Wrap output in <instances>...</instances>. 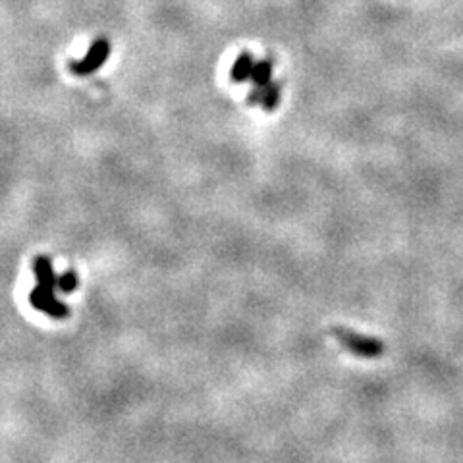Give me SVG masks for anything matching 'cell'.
Masks as SVG:
<instances>
[{
  "label": "cell",
  "instance_id": "cell-3",
  "mask_svg": "<svg viewBox=\"0 0 463 463\" xmlns=\"http://www.w3.org/2000/svg\"><path fill=\"white\" fill-rule=\"evenodd\" d=\"M253 66H255V62L251 58V54H247L244 52L234 64V68H232V80L234 82H246V80H251V72H253Z\"/></svg>",
  "mask_w": 463,
  "mask_h": 463
},
{
  "label": "cell",
  "instance_id": "cell-1",
  "mask_svg": "<svg viewBox=\"0 0 463 463\" xmlns=\"http://www.w3.org/2000/svg\"><path fill=\"white\" fill-rule=\"evenodd\" d=\"M110 54V43L104 41V39H99L91 45V49L87 51V54L83 56L80 62H73L72 64V72L78 73V75H87V73L99 70L104 64V60L108 58Z\"/></svg>",
  "mask_w": 463,
  "mask_h": 463
},
{
  "label": "cell",
  "instance_id": "cell-4",
  "mask_svg": "<svg viewBox=\"0 0 463 463\" xmlns=\"http://www.w3.org/2000/svg\"><path fill=\"white\" fill-rule=\"evenodd\" d=\"M251 80L257 83L259 87H265L270 82V64L267 60L257 62L253 66V72H251Z\"/></svg>",
  "mask_w": 463,
  "mask_h": 463
},
{
  "label": "cell",
  "instance_id": "cell-2",
  "mask_svg": "<svg viewBox=\"0 0 463 463\" xmlns=\"http://www.w3.org/2000/svg\"><path fill=\"white\" fill-rule=\"evenodd\" d=\"M338 338L342 344L353 353H357L361 357H379L382 353V344L375 338H365L359 334H348V332H338Z\"/></svg>",
  "mask_w": 463,
  "mask_h": 463
}]
</instances>
